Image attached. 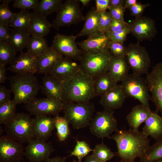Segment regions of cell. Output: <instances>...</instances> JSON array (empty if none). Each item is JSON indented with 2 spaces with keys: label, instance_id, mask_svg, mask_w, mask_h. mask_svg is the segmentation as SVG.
I'll use <instances>...</instances> for the list:
<instances>
[{
  "label": "cell",
  "instance_id": "obj_61",
  "mask_svg": "<svg viewBox=\"0 0 162 162\" xmlns=\"http://www.w3.org/2000/svg\"></svg>",
  "mask_w": 162,
  "mask_h": 162
},
{
  "label": "cell",
  "instance_id": "obj_29",
  "mask_svg": "<svg viewBox=\"0 0 162 162\" xmlns=\"http://www.w3.org/2000/svg\"><path fill=\"white\" fill-rule=\"evenodd\" d=\"M117 82L108 71L95 78V90L96 96H100L112 88Z\"/></svg>",
  "mask_w": 162,
  "mask_h": 162
},
{
  "label": "cell",
  "instance_id": "obj_35",
  "mask_svg": "<svg viewBox=\"0 0 162 162\" xmlns=\"http://www.w3.org/2000/svg\"><path fill=\"white\" fill-rule=\"evenodd\" d=\"M55 128L57 130V135L59 140L61 142L65 141L70 134L69 123L64 117L58 115L54 117Z\"/></svg>",
  "mask_w": 162,
  "mask_h": 162
},
{
  "label": "cell",
  "instance_id": "obj_52",
  "mask_svg": "<svg viewBox=\"0 0 162 162\" xmlns=\"http://www.w3.org/2000/svg\"><path fill=\"white\" fill-rule=\"evenodd\" d=\"M125 0H110L109 7L124 6Z\"/></svg>",
  "mask_w": 162,
  "mask_h": 162
},
{
  "label": "cell",
  "instance_id": "obj_44",
  "mask_svg": "<svg viewBox=\"0 0 162 162\" xmlns=\"http://www.w3.org/2000/svg\"><path fill=\"white\" fill-rule=\"evenodd\" d=\"M149 5V4H143L137 2L129 10L130 14L135 18L141 17L142 16L145 8Z\"/></svg>",
  "mask_w": 162,
  "mask_h": 162
},
{
  "label": "cell",
  "instance_id": "obj_60",
  "mask_svg": "<svg viewBox=\"0 0 162 162\" xmlns=\"http://www.w3.org/2000/svg\"><path fill=\"white\" fill-rule=\"evenodd\" d=\"M23 162H26L23 161Z\"/></svg>",
  "mask_w": 162,
  "mask_h": 162
},
{
  "label": "cell",
  "instance_id": "obj_46",
  "mask_svg": "<svg viewBox=\"0 0 162 162\" xmlns=\"http://www.w3.org/2000/svg\"><path fill=\"white\" fill-rule=\"evenodd\" d=\"M9 25L0 24V41L8 43L10 36L11 29Z\"/></svg>",
  "mask_w": 162,
  "mask_h": 162
},
{
  "label": "cell",
  "instance_id": "obj_8",
  "mask_svg": "<svg viewBox=\"0 0 162 162\" xmlns=\"http://www.w3.org/2000/svg\"><path fill=\"white\" fill-rule=\"evenodd\" d=\"M90 132L98 138L110 139V135L119 130L113 110L104 109L98 112L93 116L89 124Z\"/></svg>",
  "mask_w": 162,
  "mask_h": 162
},
{
  "label": "cell",
  "instance_id": "obj_49",
  "mask_svg": "<svg viewBox=\"0 0 162 162\" xmlns=\"http://www.w3.org/2000/svg\"><path fill=\"white\" fill-rule=\"evenodd\" d=\"M99 25L100 31L107 33L108 31L106 28L104 12H99Z\"/></svg>",
  "mask_w": 162,
  "mask_h": 162
},
{
  "label": "cell",
  "instance_id": "obj_36",
  "mask_svg": "<svg viewBox=\"0 0 162 162\" xmlns=\"http://www.w3.org/2000/svg\"><path fill=\"white\" fill-rule=\"evenodd\" d=\"M17 52L10 44L0 41V63L10 64L16 58Z\"/></svg>",
  "mask_w": 162,
  "mask_h": 162
},
{
  "label": "cell",
  "instance_id": "obj_25",
  "mask_svg": "<svg viewBox=\"0 0 162 162\" xmlns=\"http://www.w3.org/2000/svg\"><path fill=\"white\" fill-rule=\"evenodd\" d=\"M144 123L142 131L144 134L156 141L162 139V117L152 111Z\"/></svg>",
  "mask_w": 162,
  "mask_h": 162
},
{
  "label": "cell",
  "instance_id": "obj_9",
  "mask_svg": "<svg viewBox=\"0 0 162 162\" xmlns=\"http://www.w3.org/2000/svg\"><path fill=\"white\" fill-rule=\"evenodd\" d=\"M121 85L127 96L137 99L141 104L150 108L149 103L151 98L146 79L141 76L130 74L121 82Z\"/></svg>",
  "mask_w": 162,
  "mask_h": 162
},
{
  "label": "cell",
  "instance_id": "obj_19",
  "mask_svg": "<svg viewBox=\"0 0 162 162\" xmlns=\"http://www.w3.org/2000/svg\"><path fill=\"white\" fill-rule=\"evenodd\" d=\"M127 97L121 85L117 84L101 96L100 103L104 109L113 111L122 107Z\"/></svg>",
  "mask_w": 162,
  "mask_h": 162
},
{
  "label": "cell",
  "instance_id": "obj_7",
  "mask_svg": "<svg viewBox=\"0 0 162 162\" xmlns=\"http://www.w3.org/2000/svg\"><path fill=\"white\" fill-rule=\"evenodd\" d=\"M52 26L58 30L63 26L76 24L83 20L85 16L79 0H67L62 3L56 12Z\"/></svg>",
  "mask_w": 162,
  "mask_h": 162
},
{
  "label": "cell",
  "instance_id": "obj_34",
  "mask_svg": "<svg viewBox=\"0 0 162 162\" xmlns=\"http://www.w3.org/2000/svg\"><path fill=\"white\" fill-rule=\"evenodd\" d=\"M32 13L27 10H21L16 15L9 26L25 30L28 29L31 21Z\"/></svg>",
  "mask_w": 162,
  "mask_h": 162
},
{
  "label": "cell",
  "instance_id": "obj_20",
  "mask_svg": "<svg viewBox=\"0 0 162 162\" xmlns=\"http://www.w3.org/2000/svg\"><path fill=\"white\" fill-rule=\"evenodd\" d=\"M37 58L28 52H20L19 56L10 64L8 68L16 74L37 73Z\"/></svg>",
  "mask_w": 162,
  "mask_h": 162
},
{
  "label": "cell",
  "instance_id": "obj_5",
  "mask_svg": "<svg viewBox=\"0 0 162 162\" xmlns=\"http://www.w3.org/2000/svg\"><path fill=\"white\" fill-rule=\"evenodd\" d=\"M63 103L64 117L73 128L78 129L89 125L94 111L93 104L90 102Z\"/></svg>",
  "mask_w": 162,
  "mask_h": 162
},
{
  "label": "cell",
  "instance_id": "obj_54",
  "mask_svg": "<svg viewBox=\"0 0 162 162\" xmlns=\"http://www.w3.org/2000/svg\"><path fill=\"white\" fill-rule=\"evenodd\" d=\"M104 14L106 22V28L108 32L109 31L112 17L109 12L106 11L104 12Z\"/></svg>",
  "mask_w": 162,
  "mask_h": 162
},
{
  "label": "cell",
  "instance_id": "obj_28",
  "mask_svg": "<svg viewBox=\"0 0 162 162\" xmlns=\"http://www.w3.org/2000/svg\"><path fill=\"white\" fill-rule=\"evenodd\" d=\"M129 68L126 57H113L108 72L118 82H121L128 75Z\"/></svg>",
  "mask_w": 162,
  "mask_h": 162
},
{
  "label": "cell",
  "instance_id": "obj_13",
  "mask_svg": "<svg viewBox=\"0 0 162 162\" xmlns=\"http://www.w3.org/2000/svg\"><path fill=\"white\" fill-rule=\"evenodd\" d=\"M25 156L22 144L7 135L0 137V162H21Z\"/></svg>",
  "mask_w": 162,
  "mask_h": 162
},
{
  "label": "cell",
  "instance_id": "obj_47",
  "mask_svg": "<svg viewBox=\"0 0 162 162\" xmlns=\"http://www.w3.org/2000/svg\"><path fill=\"white\" fill-rule=\"evenodd\" d=\"M12 92L10 89H8L4 86H0V105L6 103L11 100L10 94Z\"/></svg>",
  "mask_w": 162,
  "mask_h": 162
},
{
  "label": "cell",
  "instance_id": "obj_22",
  "mask_svg": "<svg viewBox=\"0 0 162 162\" xmlns=\"http://www.w3.org/2000/svg\"><path fill=\"white\" fill-rule=\"evenodd\" d=\"M42 80L43 94L46 98L63 102L64 97V82L49 74L44 75Z\"/></svg>",
  "mask_w": 162,
  "mask_h": 162
},
{
  "label": "cell",
  "instance_id": "obj_11",
  "mask_svg": "<svg viewBox=\"0 0 162 162\" xmlns=\"http://www.w3.org/2000/svg\"><path fill=\"white\" fill-rule=\"evenodd\" d=\"M64 106V103L59 100L47 98H36L26 104L25 107L30 114L35 116H56L63 110Z\"/></svg>",
  "mask_w": 162,
  "mask_h": 162
},
{
  "label": "cell",
  "instance_id": "obj_59",
  "mask_svg": "<svg viewBox=\"0 0 162 162\" xmlns=\"http://www.w3.org/2000/svg\"><path fill=\"white\" fill-rule=\"evenodd\" d=\"M71 162H80V161H79L78 160L76 161V160H73Z\"/></svg>",
  "mask_w": 162,
  "mask_h": 162
},
{
  "label": "cell",
  "instance_id": "obj_10",
  "mask_svg": "<svg viewBox=\"0 0 162 162\" xmlns=\"http://www.w3.org/2000/svg\"><path fill=\"white\" fill-rule=\"evenodd\" d=\"M126 58L133 74L141 76L148 74L151 59L146 48L138 42L128 45Z\"/></svg>",
  "mask_w": 162,
  "mask_h": 162
},
{
  "label": "cell",
  "instance_id": "obj_41",
  "mask_svg": "<svg viewBox=\"0 0 162 162\" xmlns=\"http://www.w3.org/2000/svg\"><path fill=\"white\" fill-rule=\"evenodd\" d=\"M109 50L113 57H125L127 47L123 43L111 41L110 44Z\"/></svg>",
  "mask_w": 162,
  "mask_h": 162
},
{
  "label": "cell",
  "instance_id": "obj_6",
  "mask_svg": "<svg viewBox=\"0 0 162 162\" xmlns=\"http://www.w3.org/2000/svg\"><path fill=\"white\" fill-rule=\"evenodd\" d=\"M113 57L109 50L97 53L82 52L79 61L80 69L95 78L108 71Z\"/></svg>",
  "mask_w": 162,
  "mask_h": 162
},
{
  "label": "cell",
  "instance_id": "obj_24",
  "mask_svg": "<svg viewBox=\"0 0 162 162\" xmlns=\"http://www.w3.org/2000/svg\"><path fill=\"white\" fill-rule=\"evenodd\" d=\"M52 26V23L46 17L33 12L27 31L30 36L44 38L50 33Z\"/></svg>",
  "mask_w": 162,
  "mask_h": 162
},
{
  "label": "cell",
  "instance_id": "obj_31",
  "mask_svg": "<svg viewBox=\"0 0 162 162\" xmlns=\"http://www.w3.org/2000/svg\"><path fill=\"white\" fill-rule=\"evenodd\" d=\"M26 48L27 52L37 57L46 52L50 47L44 38L31 36L29 39Z\"/></svg>",
  "mask_w": 162,
  "mask_h": 162
},
{
  "label": "cell",
  "instance_id": "obj_30",
  "mask_svg": "<svg viewBox=\"0 0 162 162\" xmlns=\"http://www.w3.org/2000/svg\"><path fill=\"white\" fill-rule=\"evenodd\" d=\"M31 36L27 30L16 28H11L8 44L11 45L17 52H22L27 45Z\"/></svg>",
  "mask_w": 162,
  "mask_h": 162
},
{
  "label": "cell",
  "instance_id": "obj_45",
  "mask_svg": "<svg viewBox=\"0 0 162 162\" xmlns=\"http://www.w3.org/2000/svg\"><path fill=\"white\" fill-rule=\"evenodd\" d=\"M128 25V23L126 22L118 20L112 17L109 32H114L118 31L124 29Z\"/></svg>",
  "mask_w": 162,
  "mask_h": 162
},
{
  "label": "cell",
  "instance_id": "obj_51",
  "mask_svg": "<svg viewBox=\"0 0 162 162\" xmlns=\"http://www.w3.org/2000/svg\"><path fill=\"white\" fill-rule=\"evenodd\" d=\"M130 33V32H128L124 34L116 36L111 39V40L114 42H117L124 43L126 40L128 35Z\"/></svg>",
  "mask_w": 162,
  "mask_h": 162
},
{
  "label": "cell",
  "instance_id": "obj_39",
  "mask_svg": "<svg viewBox=\"0 0 162 162\" xmlns=\"http://www.w3.org/2000/svg\"><path fill=\"white\" fill-rule=\"evenodd\" d=\"M12 1H2L3 3L0 5V24L9 25L14 20L16 13L12 12L8 5L9 3Z\"/></svg>",
  "mask_w": 162,
  "mask_h": 162
},
{
  "label": "cell",
  "instance_id": "obj_37",
  "mask_svg": "<svg viewBox=\"0 0 162 162\" xmlns=\"http://www.w3.org/2000/svg\"><path fill=\"white\" fill-rule=\"evenodd\" d=\"M17 103L14 99L0 105V123L5 124L16 113Z\"/></svg>",
  "mask_w": 162,
  "mask_h": 162
},
{
  "label": "cell",
  "instance_id": "obj_17",
  "mask_svg": "<svg viewBox=\"0 0 162 162\" xmlns=\"http://www.w3.org/2000/svg\"><path fill=\"white\" fill-rule=\"evenodd\" d=\"M111 41L106 33L99 31L76 44L82 52L97 53L109 50Z\"/></svg>",
  "mask_w": 162,
  "mask_h": 162
},
{
  "label": "cell",
  "instance_id": "obj_12",
  "mask_svg": "<svg viewBox=\"0 0 162 162\" xmlns=\"http://www.w3.org/2000/svg\"><path fill=\"white\" fill-rule=\"evenodd\" d=\"M76 36L57 33L54 36L51 47L63 56L79 61L82 52L75 43Z\"/></svg>",
  "mask_w": 162,
  "mask_h": 162
},
{
  "label": "cell",
  "instance_id": "obj_21",
  "mask_svg": "<svg viewBox=\"0 0 162 162\" xmlns=\"http://www.w3.org/2000/svg\"><path fill=\"white\" fill-rule=\"evenodd\" d=\"M34 138L45 141L52 134L55 127L54 117L38 116L33 118Z\"/></svg>",
  "mask_w": 162,
  "mask_h": 162
},
{
  "label": "cell",
  "instance_id": "obj_55",
  "mask_svg": "<svg viewBox=\"0 0 162 162\" xmlns=\"http://www.w3.org/2000/svg\"><path fill=\"white\" fill-rule=\"evenodd\" d=\"M137 2V0H125L124 7L125 9L129 10Z\"/></svg>",
  "mask_w": 162,
  "mask_h": 162
},
{
  "label": "cell",
  "instance_id": "obj_14",
  "mask_svg": "<svg viewBox=\"0 0 162 162\" xmlns=\"http://www.w3.org/2000/svg\"><path fill=\"white\" fill-rule=\"evenodd\" d=\"M146 80L151 94V99L162 116V62L153 67L151 71L147 74Z\"/></svg>",
  "mask_w": 162,
  "mask_h": 162
},
{
  "label": "cell",
  "instance_id": "obj_4",
  "mask_svg": "<svg viewBox=\"0 0 162 162\" xmlns=\"http://www.w3.org/2000/svg\"><path fill=\"white\" fill-rule=\"evenodd\" d=\"M33 118L27 114L16 113L5 124L6 135L21 143H28L34 138Z\"/></svg>",
  "mask_w": 162,
  "mask_h": 162
},
{
  "label": "cell",
  "instance_id": "obj_18",
  "mask_svg": "<svg viewBox=\"0 0 162 162\" xmlns=\"http://www.w3.org/2000/svg\"><path fill=\"white\" fill-rule=\"evenodd\" d=\"M73 60L63 56L48 74L63 82L66 81L80 70L79 64Z\"/></svg>",
  "mask_w": 162,
  "mask_h": 162
},
{
  "label": "cell",
  "instance_id": "obj_27",
  "mask_svg": "<svg viewBox=\"0 0 162 162\" xmlns=\"http://www.w3.org/2000/svg\"><path fill=\"white\" fill-rule=\"evenodd\" d=\"M99 13L93 8L85 16V22L82 30L76 36V38L85 36H92L100 31L99 25Z\"/></svg>",
  "mask_w": 162,
  "mask_h": 162
},
{
  "label": "cell",
  "instance_id": "obj_33",
  "mask_svg": "<svg viewBox=\"0 0 162 162\" xmlns=\"http://www.w3.org/2000/svg\"><path fill=\"white\" fill-rule=\"evenodd\" d=\"M140 162H154L162 159V139L149 146Z\"/></svg>",
  "mask_w": 162,
  "mask_h": 162
},
{
  "label": "cell",
  "instance_id": "obj_23",
  "mask_svg": "<svg viewBox=\"0 0 162 162\" xmlns=\"http://www.w3.org/2000/svg\"><path fill=\"white\" fill-rule=\"evenodd\" d=\"M63 56L56 50L50 47L44 53L37 57V73L48 74Z\"/></svg>",
  "mask_w": 162,
  "mask_h": 162
},
{
  "label": "cell",
  "instance_id": "obj_56",
  "mask_svg": "<svg viewBox=\"0 0 162 162\" xmlns=\"http://www.w3.org/2000/svg\"><path fill=\"white\" fill-rule=\"evenodd\" d=\"M84 162H102L94 157L92 155L87 156Z\"/></svg>",
  "mask_w": 162,
  "mask_h": 162
},
{
  "label": "cell",
  "instance_id": "obj_26",
  "mask_svg": "<svg viewBox=\"0 0 162 162\" xmlns=\"http://www.w3.org/2000/svg\"><path fill=\"white\" fill-rule=\"evenodd\" d=\"M152 111L142 105H137L133 107L127 115L126 120L130 129L138 130L140 125L145 122Z\"/></svg>",
  "mask_w": 162,
  "mask_h": 162
},
{
  "label": "cell",
  "instance_id": "obj_3",
  "mask_svg": "<svg viewBox=\"0 0 162 162\" xmlns=\"http://www.w3.org/2000/svg\"><path fill=\"white\" fill-rule=\"evenodd\" d=\"M8 79L17 104H27L36 98L40 90L38 80L34 74H16Z\"/></svg>",
  "mask_w": 162,
  "mask_h": 162
},
{
  "label": "cell",
  "instance_id": "obj_58",
  "mask_svg": "<svg viewBox=\"0 0 162 162\" xmlns=\"http://www.w3.org/2000/svg\"><path fill=\"white\" fill-rule=\"evenodd\" d=\"M154 162H162V159L158 160Z\"/></svg>",
  "mask_w": 162,
  "mask_h": 162
},
{
  "label": "cell",
  "instance_id": "obj_15",
  "mask_svg": "<svg viewBox=\"0 0 162 162\" xmlns=\"http://www.w3.org/2000/svg\"><path fill=\"white\" fill-rule=\"evenodd\" d=\"M35 138L29 140L25 148V156L30 162H43L54 151L52 143Z\"/></svg>",
  "mask_w": 162,
  "mask_h": 162
},
{
  "label": "cell",
  "instance_id": "obj_53",
  "mask_svg": "<svg viewBox=\"0 0 162 162\" xmlns=\"http://www.w3.org/2000/svg\"><path fill=\"white\" fill-rule=\"evenodd\" d=\"M67 157H61L59 156H56L51 158H49L44 162H66Z\"/></svg>",
  "mask_w": 162,
  "mask_h": 162
},
{
  "label": "cell",
  "instance_id": "obj_50",
  "mask_svg": "<svg viewBox=\"0 0 162 162\" xmlns=\"http://www.w3.org/2000/svg\"><path fill=\"white\" fill-rule=\"evenodd\" d=\"M5 64L0 63V83H3L8 79L6 76V68Z\"/></svg>",
  "mask_w": 162,
  "mask_h": 162
},
{
  "label": "cell",
  "instance_id": "obj_38",
  "mask_svg": "<svg viewBox=\"0 0 162 162\" xmlns=\"http://www.w3.org/2000/svg\"><path fill=\"white\" fill-rule=\"evenodd\" d=\"M92 152V155L102 162H106L115 155L110 149L103 142L96 145Z\"/></svg>",
  "mask_w": 162,
  "mask_h": 162
},
{
  "label": "cell",
  "instance_id": "obj_42",
  "mask_svg": "<svg viewBox=\"0 0 162 162\" xmlns=\"http://www.w3.org/2000/svg\"><path fill=\"white\" fill-rule=\"evenodd\" d=\"M13 7L21 10H34L39 2L38 0H15Z\"/></svg>",
  "mask_w": 162,
  "mask_h": 162
},
{
  "label": "cell",
  "instance_id": "obj_43",
  "mask_svg": "<svg viewBox=\"0 0 162 162\" xmlns=\"http://www.w3.org/2000/svg\"><path fill=\"white\" fill-rule=\"evenodd\" d=\"M108 12L112 17L118 20L126 22L124 19L125 8L124 6L109 7Z\"/></svg>",
  "mask_w": 162,
  "mask_h": 162
},
{
  "label": "cell",
  "instance_id": "obj_2",
  "mask_svg": "<svg viewBox=\"0 0 162 162\" xmlns=\"http://www.w3.org/2000/svg\"><path fill=\"white\" fill-rule=\"evenodd\" d=\"M95 78L80 69L69 80L64 82L63 103L89 102L96 96Z\"/></svg>",
  "mask_w": 162,
  "mask_h": 162
},
{
  "label": "cell",
  "instance_id": "obj_48",
  "mask_svg": "<svg viewBox=\"0 0 162 162\" xmlns=\"http://www.w3.org/2000/svg\"><path fill=\"white\" fill-rule=\"evenodd\" d=\"M110 0H96V10L98 13L106 11L109 8Z\"/></svg>",
  "mask_w": 162,
  "mask_h": 162
},
{
  "label": "cell",
  "instance_id": "obj_1",
  "mask_svg": "<svg viewBox=\"0 0 162 162\" xmlns=\"http://www.w3.org/2000/svg\"><path fill=\"white\" fill-rule=\"evenodd\" d=\"M110 139L116 142L121 162H135L136 158L144 155L150 146L148 136L139 130H119Z\"/></svg>",
  "mask_w": 162,
  "mask_h": 162
},
{
  "label": "cell",
  "instance_id": "obj_16",
  "mask_svg": "<svg viewBox=\"0 0 162 162\" xmlns=\"http://www.w3.org/2000/svg\"><path fill=\"white\" fill-rule=\"evenodd\" d=\"M130 33L138 41L151 40L157 33L155 22L150 18L141 16L128 23Z\"/></svg>",
  "mask_w": 162,
  "mask_h": 162
},
{
  "label": "cell",
  "instance_id": "obj_32",
  "mask_svg": "<svg viewBox=\"0 0 162 162\" xmlns=\"http://www.w3.org/2000/svg\"><path fill=\"white\" fill-rule=\"evenodd\" d=\"M62 0H42L39 2L33 12L46 17L56 12L62 4Z\"/></svg>",
  "mask_w": 162,
  "mask_h": 162
},
{
  "label": "cell",
  "instance_id": "obj_57",
  "mask_svg": "<svg viewBox=\"0 0 162 162\" xmlns=\"http://www.w3.org/2000/svg\"><path fill=\"white\" fill-rule=\"evenodd\" d=\"M80 2L83 5V7L86 5L88 4L90 2H91L90 0H79Z\"/></svg>",
  "mask_w": 162,
  "mask_h": 162
},
{
  "label": "cell",
  "instance_id": "obj_40",
  "mask_svg": "<svg viewBox=\"0 0 162 162\" xmlns=\"http://www.w3.org/2000/svg\"><path fill=\"white\" fill-rule=\"evenodd\" d=\"M93 150L85 142L77 140L74 148L69 156H75L79 161L81 162L82 159Z\"/></svg>",
  "mask_w": 162,
  "mask_h": 162
}]
</instances>
